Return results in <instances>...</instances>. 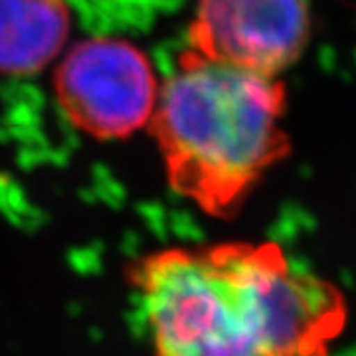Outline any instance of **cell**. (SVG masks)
Wrapping results in <instances>:
<instances>
[{
  "mask_svg": "<svg viewBox=\"0 0 356 356\" xmlns=\"http://www.w3.org/2000/svg\"><path fill=\"white\" fill-rule=\"evenodd\" d=\"M307 0H198L186 28V50L198 58L280 77L305 51Z\"/></svg>",
  "mask_w": 356,
  "mask_h": 356,
  "instance_id": "4",
  "label": "cell"
},
{
  "mask_svg": "<svg viewBox=\"0 0 356 356\" xmlns=\"http://www.w3.org/2000/svg\"><path fill=\"white\" fill-rule=\"evenodd\" d=\"M70 32L67 0H0V76L40 74L62 56Z\"/></svg>",
  "mask_w": 356,
  "mask_h": 356,
  "instance_id": "5",
  "label": "cell"
},
{
  "mask_svg": "<svg viewBox=\"0 0 356 356\" xmlns=\"http://www.w3.org/2000/svg\"><path fill=\"white\" fill-rule=\"evenodd\" d=\"M161 83L153 62L119 36H91L74 44L54 74L58 109L81 133L123 140L149 125Z\"/></svg>",
  "mask_w": 356,
  "mask_h": 356,
  "instance_id": "3",
  "label": "cell"
},
{
  "mask_svg": "<svg viewBox=\"0 0 356 356\" xmlns=\"http://www.w3.org/2000/svg\"><path fill=\"white\" fill-rule=\"evenodd\" d=\"M285 109L281 77L182 50L147 125L170 191L206 216H236L267 172L291 153Z\"/></svg>",
  "mask_w": 356,
  "mask_h": 356,
  "instance_id": "2",
  "label": "cell"
},
{
  "mask_svg": "<svg viewBox=\"0 0 356 356\" xmlns=\"http://www.w3.org/2000/svg\"><path fill=\"white\" fill-rule=\"evenodd\" d=\"M151 356H331L343 293L275 242L168 245L129 261Z\"/></svg>",
  "mask_w": 356,
  "mask_h": 356,
  "instance_id": "1",
  "label": "cell"
}]
</instances>
